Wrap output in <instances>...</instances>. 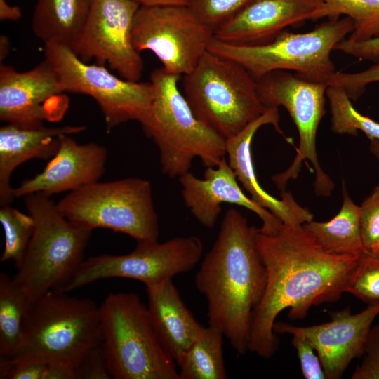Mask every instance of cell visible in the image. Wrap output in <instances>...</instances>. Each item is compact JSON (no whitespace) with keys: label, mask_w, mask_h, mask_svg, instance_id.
<instances>
[{"label":"cell","mask_w":379,"mask_h":379,"mask_svg":"<svg viewBox=\"0 0 379 379\" xmlns=\"http://www.w3.org/2000/svg\"><path fill=\"white\" fill-rule=\"evenodd\" d=\"M342 190L343 204L336 215L327 222L312 220L305 222L302 227L328 253L362 254L359 206L349 196L344 182Z\"/></svg>","instance_id":"cb8c5ba5"},{"label":"cell","mask_w":379,"mask_h":379,"mask_svg":"<svg viewBox=\"0 0 379 379\" xmlns=\"http://www.w3.org/2000/svg\"><path fill=\"white\" fill-rule=\"evenodd\" d=\"M134 0H93L86 22L72 49L84 62L108 63L123 79L138 81L144 63L132 41Z\"/></svg>","instance_id":"5bb4252c"},{"label":"cell","mask_w":379,"mask_h":379,"mask_svg":"<svg viewBox=\"0 0 379 379\" xmlns=\"http://www.w3.org/2000/svg\"><path fill=\"white\" fill-rule=\"evenodd\" d=\"M334 50L374 63L379 62V36L362 41H352L345 38Z\"/></svg>","instance_id":"74e56055"},{"label":"cell","mask_w":379,"mask_h":379,"mask_svg":"<svg viewBox=\"0 0 379 379\" xmlns=\"http://www.w3.org/2000/svg\"><path fill=\"white\" fill-rule=\"evenodd\" d=\"M20 7L9 5L6 0H0V20L16 21L21 18Z\"/></svg>","instance_id":"f35d334b"},{"label":"cell","mask_w":379,"mask_h":379,"mask_svg":"<svg viewBox=\"0 0 379 379\" xmlns=\"http://www.w3.org/2000/svg\"><path fill=\"white\" fill-rule=\"evenodd\" d=\"M370 151L379 161V140L375 138L369 139Z\"/></svg>","instance_id":"b9f144b4"},{"label":"cell","mask_w":379,"mask_h":379,"mask_svg":"<svg viewBox=\"0 0 379 379\" xmlns=\"http://www.w3.org/2000/svg\"><path fill=\"white\" fill-rule=\"evenodd\" d=\"M291 345L295 349L300 361L302 374L306 379H324L326 378L321 362L315 350L304 339L292 335Z\"/></svg>","instance_id":"8d00e7d4"},{"label":"cell","mask_w":379,"mask_h":379,"mask_svg":"<svg viewBox=\"0 0 379 379\" xmlns=\"http://www.w3.org/2000/svg\"><path fill=\"white\" fill-rule=\"evenodd\" d=\"M74 379H110L106 359L100 344L90 350L73 368Z\"/></svg>","instance_id":"e575fe53"},{"label":"cell","mask_w":379,"mask_h":379,"mask_svg":"<svg viewBox=\"0 0 379 379\" xmlns=\"http://www.w3.org/2000/svg\"><path fill=\"white\" fill-rule=\"evenodd\" d=\"M326 95L331 114V129L333 133L356 136L360 131L368 139L379 140V123L359 113L343 88L328 85Z\"/></svg>","instance_id":"4316f807"},{"label":"cell","mask_w":379,"mask_h":379,"mask_svg":"<svg viewBox=\"0 0 379 379\" xmlns=\"http://www.w3.org/2000/svg\"><path fill=\"white\" fill-rule=\"evenodd\" d=\"M258 231L238 210L228 209L194 279L207 302L208 326L222 333L238 356L248 351L253 314L267 285Z\"/></svg>","instance_id":"7a4b0ae2"},{"label":"cell","mask_w":379,"mask_h":379,"mask_svg":"<svg viewBox=\"0 0 379 379\" xmlns=\"http://www.w3.org/2000/svg\"><path fill=\"white\" fill-rule=\"evenodd\" d=\"M186 206L204 227L213 229L221 213V204H236L255 213L262 221L259 231L277 232L282 222L267 209L247 197L238 185L236 175L224 157L218 166L206 167L202 179L189 171L178 178Z\"/></svg>","instance_id":"e0dca14e"},{"label":"cell","mask_w":379,"mask_h":379,"mask_svg":"<svg viewBox=\"0 0 379 379\" xmlns=\"http://www.w3.org/2000/svg\"><path fill=\"white\" fill-rule=\"evenodd\" d=\"M180 77L162 67L152 71L153 100L140 123L159 149L163 173L170 178L189 172L196 157L213 167L226 156L225 139L195 117L178 88Z\"/></svg>","instance_id":"277c9868"},{"label":"cell","mask_w":379,"mask_h":379,"mask_svg":"<svg viewBox=\"0 0 379 379\" xmlns=\"http://www.w3.org/2000/svg\"><path fill=\"white\" fill-rule=\"evenodd\" d=\"M24 201L34 227L13 279L34 300L49 291H64L84 260L93 230L69 220L44 194L26 195Z\"/></svg>","instance_id":"5b68a950"},{"label":"cell","mask_w":379,"mask_h":379,"mask_svg":"<svg viewBox=\"0 0 379 379\" xmlns=\"http://www.w3.org/2000/svg\"><path fill=\"white\" fill-rule=\"evenodd\" d=\"M251 0H188L187 6L215 33Z\"/></svg>","instance_id":"1f68e13d"},{"label":"cell","mask_w":379,"mask_h":379,"mask_svg":"<svg viewBox=\"0 0 379 379\" xmlns=\"http://www.w3.org/2000/svg\"><path fill=\"white\" fill-rule=\"evenodd\" d=\"M213 38L187 6H140L132 30L139 53L150 51L165 71L181 77L194 69Z\"/></svg>","instance_id":"4fadbf2b"},{"label":"cell","mask_w":379,"mask_h":379,"mask_svg":"<svg viewBox=\"0 0 379 379\" xmlns=\"http://www.w3.org/2000/svg\"><path fill=\"white\" fill-rule=\"evenodd\" d=\"M327 87L326 83L307 80L287 70H274L256 79L257 93L262 105L265 108L285 107L299 134V147L293 163L285 171L272 178L281 192L285 190L289 180L298 177L306 159L314 166L316 194L328 197L334 188L333 182L319 164L316 148L317 129L326 114Z\"/></svg>","instance_id":"30bf717a"},{"label":"cell","mask_w":379,"mask_h":379,"mask_svg":"<svg viewBox=\"0 0 379 379\" xmlns=\"http://www.w3.org/2000/svg\"><path fill=\"white\" fill-rule=\"evenodd\" d=\"M324 11L323 0H251L214 37L234 44H262L287 27L324 18Z\"/></svg>","instance_id":"ac0fdd59"},{"label":"cell","mask_w":379,"mask_h":379,"mask_svg":"<svg viewBox=\"0 0 379 379\" xmlns=\"http://www.w3.org/2000/svg\"><path fill=\"white\" fill-rule=\"evenodd\" d=\"M345 293L368 305L379 302V258L362 253Z\"/></svg>","instance_id":"4dcf8cb0"},{"label":"cell","mask_w":379,"mask_h":379,"mask_svg":"<svg viewBox=\"0 0 379 379\" xmlns=\"http://www.w3.org/2000/svg\"><path fill=\"white\" fill-rule=\"evenodd\" d=\"M279 119L277 107L267 108L261 116L241 131L225 139L227 160L237 180L254 201L270 211L283 224L299 226L313 220L312 213L300 206L290 192H281V199L268 194L258 182L253 162L251 144L255 133L260 127L270 124L282 134Z\"/></svg>","instance_id":"ffe728a7"},{"label":"cell","mask_w":379,"mask_h":379,"mask_svg":"<svg viewBox=\"0 0 379 379\" xmlns=\"http://www.w3.org/2000/svg\"><path fill=\"white\" fill-rule=\"evenodd\" d=\"M70 135L60 136L55 154L40 173L13 188L14 198L34 193L50 197L99 180L105 171L107 149L95 142L79 144Z\"/></svg>","instance_id":"d6986e66"},{"label":"cell","mask_w":379,"mask_h":379,"mask_svg":"<svg viewBox=\"0 0 379 379\" xmlns=\"http://www.w3.org/2000/svg\"><path fill=\"white\" fill-rule=\"evenodd\" d=\"M256 242L267 279L253 314L248 351L270 359L279 347L273 326L280 312L288 309L291 319H301L312 306L338 300L361 254L328 253L302 225L283 224L272 234L258 230Z\"/></svg>","instance_id":"6da1fadb"},{"label":"cell","mask_w":379,"mask_h":379,"mask_svg":"<svg viewBox=\"0 0 379 379\" xmlns=\"http://www.w3.org/2000/svg\"><path fill=\"white\" fill-rule=\"evenodd\" d=\"M44 56L56 72L65 93L84 94L95 100L108 131L129 121L141 123L145 118L154 96L150 81L120 79L105 65L82 61L63 45L44 44Z\"/></svg>","instance_id":"8fae6325"},{"label":"cell","mask_w":379,"mask_h":379,"mask_svg":"<svg viewBox=\"0 0 379 379\" xmlns=\"http://www.w3.org/2000/svg\"><path fill=\"white\" fill-rule=\"evenodd\" d=\"M378 81H379V62L359 72L344 73L337 71L329 79L328 85L341 87L350 100H357L364 93L368 84Z\"/></svg>","instance_id":"836d02e7"},{"label":"cell","mask_w":379,"mask_h":379,"mask_svg":"<svg viewBox=\"0 0 379 379\" xmlns=\"http://www.w3.org/2000/svg\"><path fill=\"white\" fill-rule=\"evenodd\" d=\"M11 49L8 38L5 35L0 36V60H4L9 54Z\"/></svg>","instance_id":"60d3db41"},{"label":"cell","mask_w":379,"mask_h":379,"mask_svg":"<svg viewBox=\"0 0 379 379\" xmlns=\"http://www.w3.org/2000/svg\"><path fill=\"white\" fill-rule=\"evenodd\" d=\"M85 126L27 127L6 124L0 128V206L15 199L11 176L20 164L33 159H50L56 152L59 138L83 132Z\"/></svg>","instance_id":"44dd1931"},{"label":"cell","mask_w":379,"mask_h":379,"mask_svg":"<svg viewBox=\"0 0 379 379\" xmlns=\"http://www.w3.org/2000/svg\"><path fill=\"white\" fill-rule=\"evenodd\" d=\"M145 287L147 310L157 338L166 354L175 362L206 327L187 307L172 279Z\"/></svg>","instance_id":"7402d4cb"},{"label":"cell","mask_w":379,"mask_h":379,"mask_svg":"<svg viewBox=\"0 0 379 379\" xmlns=\"http://www.w3.org/2000/svg\"><path fill=\"white\" fill-rule=\"evenodd\" d=\"M363 253L379 258V185L359 206Z\"/></svg>","instance_id":"d6a6232c"},{"label":"cell","mask_w":379,"mask_h":379,"mask_svg":"<svg viewBox=\"0 0 379 379\" xmlns=\"http://www.w3.org/2000/svg\"><path fill=\"white\" fill-rule=\"evenodd\" d=\"M56 206L69 220L92 230H111L136 241L158 240L159 220L148 180L97 181L69 192Z\"/></svg>","instance_id":"9c48e42d"},{"label":"cell","mask_w":379,"mask_h":379,"mask_svg":"<svg viewBox=\"0 0 379 379\" xmlns=\"http://www.w3.org/2000/svg\"><path fill=\"white\" fill-rule=\"evenodd\" d=\"M203 244L196 236L177 237L159 242L137 241L126 255L102 254L84 259L64 291L70 292L108 278H128L146 286L192 270L201 260Z\"/></svg>","instance_id":"7c38bea8"},{"label":"cell","mask_w":379,"mask_h":379,"mask_svg":"<svg viewBox=\"0 0 379 379\" xmlns=\"http://www.w3.org/2000/svg\"><path fill=\"white\" fill-rule=\"evenodd\" d=\"M1 379H74L73 370L63 364L32 359L0 364Z\"/></svg>","instance_id":"f546056e"},{"label":"cell","mask_w":379,"mask_h":379,"mask_svg":"<svg viewBox=\"0 0 379 379\" xmlns=\"http://www.w3.org/2000/svg\"><path fill=\"white\" fill-rule=\"evenodd\" d=\"M93 0H36L32 20L34 35L44 44L71 49L86 22Z\"/></svg>","instance_id":"603a6c76"},{"label":"cell","mask_w":379,"mask_h":379,"mask_svg":"<svg viewBox=\"0 0 379 379\" xmlns=\"http://www.w3.org/2000/svg\"><path fill=\"white\" fill-rule=\"evenodd\" d=\"M184 96L195 117L227 139L267 109L256 79L237 62L207 51L182 79Z\"/></svg>","instance_id":"ba28073f"},{"label":"cell","mask_w":379,"mask_h":379,"mask_svg":"<svg viewBox=\"0 0 379 379\" xmlns=\"http://www.w3.org/2000/svg\"><path fill=\"white\" fill-rule=\"evenodd\" d=\"M100 342V306L68 292L49 291L32 300L24 319L20 346L12 359L0 364L45 359L73 370Z\"/></svg>","instance_id":"3957f363"},{"label":"cell","mask_w":379,"mask_h":379,"mask_svg":"<svg viewBox=\"0 0 379 379\" xmlns=\"http://www.w3.org/2000/svg\"><path fill=\"white\" fill-rule=\"evenodd\" d=\"M100 346L114 379H180L163 350L147 307L133 293H109L100 305Z\"/></svg>","instance_id":"8992f818"},{"label":"cell","mask_w":379,"mask_h":379,"mask_svg":"<svg viewBox=\"0 0 379 379\" xmlns=\"http://www.w3.org/2000/svg\"><path fill=\"white\" fill-rule=\"evenodd\" d=\"M32 301L27 291L13 277L0 273V362L10 360L15 354Z\"/></svg>","instance_id":"484cf974"},{"label":"cell","mask_w":379,"mask_h":379,"mask_svg":"<svg viewBox=\"0 0 379 379\" xmlns=\"http://www.w3.org/2000/svg\"><path fill=\"white\" fill-rule=\"evenodd\" d=\"M379 314V302L356 314L346 307L330 313L331 321L307 326L275 322L274 332L304 339L316 351L326 379L340 378L351 361L364 352L373 323Z\"/></svg>","instance_id":"2e32d148"},{"label":"cell","mask_w":379,"mask_h":379,"mask_svg":"<svg viewBox=\"0 0 379 379\" xmlns=\"http://www.w3.org/2000/svg\"><path fill=\"white\" fill-rule=\"evenodd\" d=\"M353 29L348 16L328 18L310 32L285 29L258 45L234 44L214 37L208 51L240 64L255 79L274 70H293L307 80L328 84L337 72L331 53Z\"/></svg>","instance_id":"52a82bcc"},{"label":"cell","mask_w":379,"mask_h":379,"mask_svg":"<svg viewBox=\"0 0 379 379\" xmlns=\"http://www.w3.org/2000/svg\"><path fill=\"white\" fill-rule=\"evenodd\" d=\"M58 76L44 59L32 69L18 72L0 65V119L7 124L33 127L44 121L62 119L68 107V98Z\"/></svg>","instance_id":"9a60e30c"},{"label":"cell","mask_w":379,"mask_h":379,"mask_svg":"<svg viewBox=\"0 0 379 379\" xmlns=\"http://www.w3.org/2000/svg\"><path fill=\"white\" fill-rule=\"evenodd\" d=\"M362 356L351 378L379 379V325L371 327Z\"/></svg>","instance_id":"d590c367"},{"label":"cell","mask_w":379,"mask_h":379,"mask_svg":"<svg viewBox=\"0 0 379 379\" xmlns=\"http://www.w3.org/2000/svg\"><path fill=\"white\" fill-rule=\"evenodd\" d=\"M324 17L340 18L344 15L354 23L347 39L362 41L379 36V0H323Z\"/></svg>","instance_id":"83f0119b"},{"label":"cell","mask_w":379,"mask_h":379,"mask_svg":"<svg viewBox=\"0 0 379 379\" xmlns=\"http://www.w3.org/2000/svg\"><path fill=\"white\" fill-rule=\"evenodd\" d=\"M224 337L218 328L206 327L194 344L177 358L180 379L227 378L223 356Z\"/></svg>","instance_id":"d4e9b609"},{"label":"cell","mask_w":379,"mask_h":379,"mask_svg":"<svg viewBox=\"0 0 379 379\" xmlns=\"http://www.w3.org/2000/svg\"><path fill=\"white\" fill-rule=\"evenodd\" d=\"M140 6H187L188 0H134Z\"/></svg>","instance_id":"ab89813d"},{"label":"cell","mask_w":379,"mask_h":379,"mask_svg":"<svg viewBox=\"0 0 379 379\" xmlns=\"http://www.w3.org/2000/svg\"><path fill=\"white\" fill-rule=\"evenodd\" d=\"M0 206V222L5 241L0 261H12L18 270L24 260L32 237L34 220L28 213H24L10 204Z\"/></svg>","instance_id":"f1b7e54d"}]
</instances>
